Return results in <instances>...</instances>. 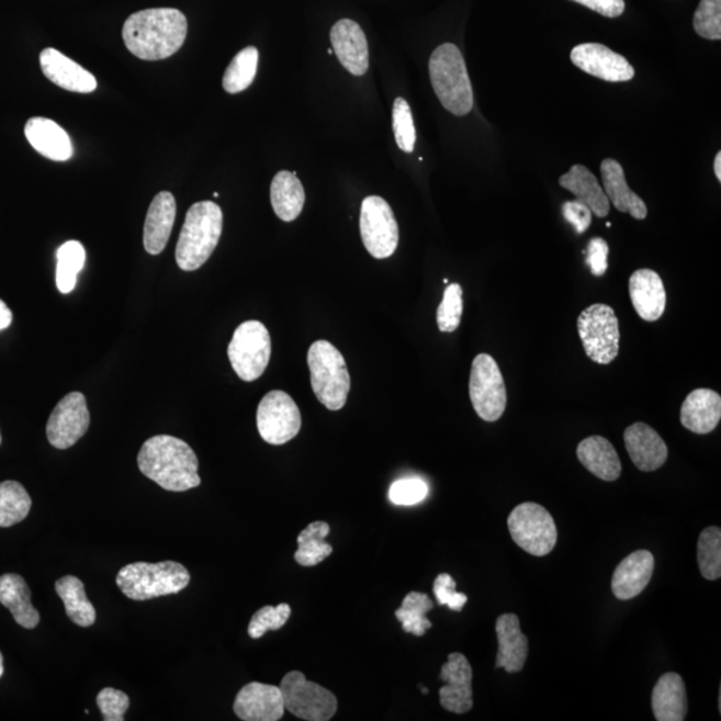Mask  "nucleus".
Masks as SVG:
<instances>
[{"label": "nucleus", "mask_w": 721, "mask_h": 721, "mask_svg": "<svg viewBox=\"0 0 721 721\" xmlns=\"http://www.w3.org/2000/svg\"><path fill=\"white\" fill-rule=\"evenodd\" d=\"M188 36V20L177 9H149L127 18L122 38L127 50L144 60H162L180 52Z\"/></svg>", "instance_id": "f257e3e1"}, {"label": "nucleus", "mask_w": 721, "mask_h": 721, "mask_svg": "<svg viewBox=\"0 0 721 721\" xmlns=\"http://www.w3.org/2000/svg\"><path fill=\"white\" fill-rule=\"evenodd\" d=\"M138 467L165 491L187 492L201 485L199 458L177 437L160 435L147 440L138 453Z\"/></svg>", "instance_id": "f03ea898"}, {"label": "nucleus", "mask_w": 721, "mask_h": 721, "mask_svg": "<svg viewBox=\"0 0 721 721\" xmlns=\"http://www.w3.org/2000/svg\"><path fill=\"white\" fill-rule=\"evenodd\" d=\"M224 214L217 203L202 201L189 209L176 249L178 267L199 270L212 257L219 244Z\"/></svg>", "instance_id": "7ed1b4c3"}, {"label": "nucleus", "mask_w": 721, "mask_h": 721, "mask_svg": "<svg viewBox=\"0 0 721 721\" xmlns=\"http://www.w3.org/2000/svg\"><path fill=\"white\" fill-rule=\"evenodd\" d=\"M431 86L443 109L458 116L471 113L473 89L464 57L453 43H443L429 59Z\"/></svg>", "instance_id": "20e7f679"}, {"label": "nucleus", "mask_w": 721, "mask_h": 721, "mask_svg": "<svg viewBox=\"0 0 721 721\" xmlns=\"http://www.w3.org/2000/svg\"><path fill=\"white\" fill-rule=\"evenodd\" d=\"M115 582L128 599L145 601L180 594L190 584V573L176 561L134 563L123 566Z\"/></svg>", "instance_id": "39448f33"}, {"label": "nucleus", "mask_w": 721, "mask_h": 721, "mask_svg": "<svg viewBox=\"0 0 721 721\" xmlns=\"http://www.w3.org/2000/svg\"><path fill=\"white\" fill-rule=\"evenodd\" d=\"M307 365L319 403L329 410H341L350 392V374L340 350L329 341H316L307 353Z\"/></svg>", "instance_id": "423d86ee"}, {"label": "nucleus", "mask_w": 721, "mask_h": 721, "mask_svg": "<svg viewBox=\"0 0 721 721\" xmlns=\"http://www.w3.org/2000/svg\"><path fill=\"white\" fill-rule=\"evenodd\" d=\"M585 354L600 365L616 360L620 350L619 319L611 306L595 304L583 311L577 318Z\"/></svg>", "instance_id": "0eeeda50"}, {"label": "nucleus", "mask_w": 721, "mask_h": 721, "mask_svg": "<svg viewBox=\"0 0 721 721\" xmlns=\"http://www.w3.org/2000/svg\"><path fill=\"white\" fill-rule=\"evenodd\" d=\"M508 528L511 540L532 556H547L556 547V522L550 511L539 504L522 503L511 510Z\"/></svg>", "instance_id": "6e6552de"}, {"label": "nucleus", "mask_w": 721, "mask_h": 721, "mask_svg": "<svg viewBox=\"0 0 721 721\" xmlns=\"http://www.w3.org/2000/svg\"><path fill=\"white\" fill-rule=\"evenodd\" d=\"M234 372L246 382L261 378L271 356V338L260 320H246L234 331L227 349Z\"/></svg>", "instance_id": "1a4fd4ad"}, {"label": "nucleus", "mask_w": 721, "mask_h": 721, "mask_svg": "<svg viewBox=\"0 0 721 721\" xmlns=\"http://www.w3.org/2000/svg\"><path fill=\"white\" fill-rule=\"evenodd\" d=\"M285 710L306 721H329L338 708L336 695L306 679L300 671L289 672L280 684Z\"/></svg>", "instance_id": "9d476101"}, {"label": "nucleus", "mask_w": 721, "mask_h": 721, "mask_svg": "<svg viewBox=\"0 0 721 721\" xmlns=\"http://www.w3.org/2000/svg\"><path fill=\"white\" fill-rule=\"evenodd\" d=\"M470 396L481 420H500L507 408V387L500 368L489 354H478L472 363Z\"/></svg>", "instance_id": "9b49d317"}, {"label": "nucleus", "mask_w": 721, "mask_h": 721, "mask_svg": "<svg viewBox=\"0 0 721 721\" xmlns=\"http://www.w3.org/2000/svg\"><path fill=\"white\" fill-rule=\"evenodd\" d=\"M361 238L365 248L378 260H385L397 250L399 230L392 207L378 195L367 196L361 205Z\"/></svg>", "instance_id": "f8f14e48"}, {"label": "nucleus", "mask_w": 721, "mask_h": 721, "mask_svg": "<svg viewBox=\"0 0 721 721\" xmlns=\"http://www.w3.org/2000/svg\"><path fill=\"white\" fill-rule=\"evenodd\" d=\"M301 425L298 406L285 392H269L258 405L257 428L270 446L292 441L300 433Z\"/></svg>", "instance_id": "ddd939ff"}, {"label": "nucleus", "mask_w": 721, "mask_h": 721, "mask_svg": "<svg viewBox=\"0 0 721 721\" xmlns=\"http://www.w3.org/2000/svg\"><path fill=\"white\" fill-rule=\"evenodd\" d=\"M90 427L88 401L82 393L72 392L61 398L48 418L46 435L54 448L69 449L82 439Z\"/></svg>", "instance_id": "4468645a"}, {"label": "nucleus", "mask_w": 721, "mask_h": 721, "mask_svg": "<svg viewBox=\"0 0 721 721\" xmlns=\"http://www.w3.org/2000/svg\"><path fill=\"white\" fill-rule=\"evenodd\" d=\"M571 60L577 69L606 82H628L634 77L630 61L600 43L576 46L571 53Z\"/></svg>", "instance_id": "2eb2a0df"}, {"label": "nucleus", "mask_w": 721, "mask_h": 721, "mask_svg": "<svg viewBox=\"0 0 721 721\" xmlns=\"http://www.w3.org/2000/svg\"><path fill=\"white\" fill-rule=\"evenodd\" d=\"M440 679L446 683L440 688L443 710L459 714L470 712L473 708V671L467 658L462 653H451L442 665Z\"/></svg>", "instance_id": "dca6fc26"}, {"label": "nucleus", "mask_w": 721, "mask_h": 721, "mask_svg": "<svg viewBox=\"0 0 721 721\" xmlns=\"http://www.w3.org/2000/svg\"><path fill=\"white\" fill-rule=\"evenodd\" d=\"M233 710L244 721H279L285 714V705L280 687L252 681L240 689Z\"/></svg>", "instance_id": "f3484780"}, {"label": "nucleus", "mask_w": 721, "mask_h": 721, "mask_svg": "<svg viewBox=\"0 0 721 721\" xmlns=\"http://www.w3.org/2000/svg\"><path fill=\"white\" fill-rule=\"evenodd\" d=\"M333 52L340 64L356 77L369 70V46L365 33L359 23L351 20L338 21L330 31Z\"/></svg>", "instance_id": "a211bd4d"}, {"label": "nucleus", "mask_w": 721, "mask_h": 721, "mask_svg": "<svg viewBox=\"0 0 721 721\" xmlns=\"http://www.w3.org/2000/svg\"><path fill=\"white\" fill-rule=\"evenodd\" d=\"M624 442L633 464L641 472H655L668 459V448L657 431L644 423H636L624 431Z\"/></svg>", "instance_id": "6ab92c4d"}, {"label": "nucleus", "mask_w": 721, "mask_h": 721, "mask_svg": "<svg viewBox=\"0 0 721 721\" xmlns=\"http://www.w3.org/2000/svg\"><path fill=\"white\" fill-rule=\"evenodd\" d=\"M40 61L45 77L60 89L80 94H89L97 89V79L90 71L53 47L41 53Z\"/></svg>", "instance_id": "aec40b11"}, {"label": "nucleus", "mask_w": 721, "mask_h": 721, "mask_svg": "<svg viewBox=\"0 0 721 721\" xmlns=\"http://www.w3.org/2000/svg\"><path fill=\"white\" fill-rule=\"evenodd\" d=\"M630 297L639 317L649 323L662 318L667 305V293L661 275L651 269H640L631 275Z\"/></svg>", "instance_id": "412c9836"}, {"label": "nucleus", "mask_w": 721, "mask_h": 721, "mask_svg": "<svg viewBox=\"0 0 721 721\" xmlns=\"http://www.w3.org/2000/svg\"><path fill=\"white\" fill-rule=\"evenodd\" d=\"M498 652L496 668H503L508 674H517L526 665L529 643L521 632L520 619L515 613H505L496 621Z\"/></svg>", "instance_id": "4be33fe9"}, {"label": "nucleus", "mask_w": 721, "mask_h": 721, "mask_svg": "<svg viewBox=\"0 0 721 721\" xmlns=\"http://www.w3.org/2000/svg\"><path fill=\"white\" fill-rule=\"evenodd\" d=\"M177 203L169 191H160L154 196L144 226L145 250L151 256H158L168 245L172 227H174Z\"/></svg>", "instance_id": "5701e85b"}, {"label": "nucleus", "mask_w": 721, "mask_h": 721, "mask_svg": "<svg viewBox=\"0 0 721 721\" xmlns=\"http://www.w3.org/2000/svg\"><path fill=\"white\" fill-rule=\"evenodd\" d=\"M655 557L649 551H636L627 556L616 568L612 577V592L619 600H631L650 584Z\"/></svg>", "instance_id": "b1692460"}, {"label": "nucleus", "mask_w": 721, "mask_h": 721, "mask_svg": "<svg viewBox=\"0 0 721 721\" xmlns=\"http://www.w3.org/2000/svg\"><path fill=\"white\" fill-rule=\"evenodd\" d=\"M24 134L30 145L43 157L55 162H65L72 157L74 149L69 134L52 120L42 116L29 120Z\"/></svg>", "instance_id": "393cba45"}, {"label": "nucleus", "mask_w": 721, "mask_h": 721, "mask_svg": "<svg viewBox=\"0 0 721 721\" xmlns=\"http://www.w3.org/2000/svg\"><path fill=\"white\" fill-rule=\"evenodd\" d=\"M721 418L720 394L711 390H696L684 399L680 421L696 435H708L718 427Z\"/></svg>", "instance_id": "a878e982"}, {"label": "nucleus", "mask_w": 721, "mask_h": 721, "mask_svg": "<svg viewBox=\"0 0 721 721\" xmlns=\"http://www.w3.org/2000/svg\"><path fill=\"white\" fill-rule=\"evenodd\" d=\"M601 178L604 191L609 202L618 209L620 213L631 214L634 219L643 221L649 215V207L636 193L628 187L624 169L612 158L604 159L601 162Z\"/></svg>", "instance_id": "bb28decb"}, {"label": "nucleus", "mask_w": 721, "mask_h": 721, "mask_svg": "<svg viewBox=\"0 0 721 721\" xmlns=\"http://www.w3.org/2000/svg\"><path fill=\"white\" fill-rule=\"evenodd\" d=\"M652 711L657 721L686 720L688 701L680 675L668 672L658 679L652 691Z\"/></svg>", "instance_id": "cd10ccee"}, {"label": "nucleus", "mask_w": 721, "mask_h": 721, "mask_svg": "<svg viewBox=\"0 0 721 721\" xmlns=\"http://www.w3.org/2000/svg\"><path fill=\"white\" fill-rule=\"evenodd\" d=\"M560 187L571 191L577 201L587 205L596 217L606 218L611 211L606 191L600 187L594 172L583 165H573L566 174L561 176Z\"/></svg>", "instance_id": "c85d7f7f"}, {"label": "nucleus", "mask_w": 721, "mask_h": 721, "mask_svg": "<svg viewBox=\"0 0 721 721\" xmlns=\"http://www.w3.org/2000/svg\"><path fill=\"white\" fill-rule=\"evenodd\" d=\"M0 604L9 609L21 627L26 630L38 627L41 615L31 604V590L22 576L15 573L0 576Z\"/></svg>", "instance_id": "c756f323"}, {"label": "nucleus", "mask_w": 721, "mask_h": 721, "mask_svg": "<svg viewBox=\"0 0 721 721\" xmlns=\"http://www.w3.org/2000/svg\"><path fill=\"white\" fill-rule=\"evenodd\" d=\"M577 459L602 481H616L621 474V462L615 447L601 436H592L577 447Z\"/></svg>", "instance_id": "7c9ffc66"}, {"label": "nucleus", "mask_w": 721, "mask_h": 721, "mask_svg": "<svg viewBox=\"0 0 721 721\" xmlns=\"http://www.w3.org/2000/svg\"><path fill=\"white\" fill-rule=\"evenodd\" d=\"M305 190L297 172L282 170L277 172L270 187V201L273 211L283 222H293L300 217L305 205Z\"/></svg>", "instance_id": "2f4dec72"}, {"label": "nucleus", "mask_w": 721, "mask_h": 721, "mask_svg": "<svg viewBox=\"0 0 721 721\" xmlns=\"http://www.w3.org/2000/svg\"><path fill=\"white\" fill-rule=\"evenodd\" d=\"M55 590L65 604L66 615L74 624L82 628L94 626L95 608L86 596L85 584L76 576H65L55 583Z\"/></svg>", "instance_id": "473e14b6"}, {"label": "nucleus", "mask_w": 721, "mask_h": 721, "mask_svg": "<svg viewBox=\"0 0 721 721\" xmlns=\"http://www.w3.org/2000/svg\"><path fill=\"white\" fill-rule=\"evenodd\" d=\"M330 533V527L325 521H314L298 534V551L294 560L302 566H316L328 559L333 548L325 539Z\"/></svg>", "instance_id": "72a5a7b5"}, {"label": "nucleus", "mask_w": 721, "mask_h": 721, "mask_svg": "<svg viewBox=\"0 0 721 721\" xmlns=\"http://www.w3.org/2000/svg\"><path fill=\"white\" fill-rule=\"evenodd\" d=\"M31 497L18 481L0 483V528H10L22 522L30 514Z\"/></svg>", "instance_id": "f704fd0d"}, {"label": "nucleus", "mask_w": 721, "mask_h": 721, "mask_svg": "<svg viewBox=\"0 0 721 721\" xmlns=\"http://www.w3.org/2000/svg\"><path fill=\"white\" fill-rule=\"evenodd\" d=\"M433 608L435 602L430 600L428 595L420 594V592H410L405 596L403 606L394 615L403 626L404 632L421 638L431 628L427 615Z\"/></svg>", "instance_id": "c9c22d12"}, {"label": "nucleus", "mask_w": 721, "mask_h": 721, "mask_svg": "<svg viewBox=\"0 0 721 721\" xmlns=\"http://www.w3.org/2000/svg\"><path fill=\"white\" fill-rule=\"evenodd\" d=\"M258 58L260 54L256 47L249 46L240 50L227 66L222 86L229 94H238L250 88L257 76Z\"/></svg>", "instance_id": "e433bc0d"}, {"label": "nucleus", "mask_w": 721, "mask_h": 721, "mask_svg": "<svg viewBox=\"0 0 721 721\" xmlns=\"http://www.w3.org/2000/svg\"><path fill=\"white\" fill-rule=\"evenodd\" d=\"M57 286L58 291L69 294L76 289L79 271L86 262L83 245L78 240H67L57 251Z\"/></svg>", "instance_id": "4c0bfd02"}, {"label": "nucleus", "mask_w": 721, "mask_h": 721, "mask_svg": "<svg viewBox=\"0 0 721 721\" xmlns=\"http://www.w3.org/2000/svg\"><path fill=\"white\" fill-rule=\"evenodd\" d=\"M698 563L702 577L719 581L721 576V531L718 527L706 528L698 541Z\"/></svg>", "instance_id": "58836bf2"}, {"label": "nucleus", "mask_w": 721, "mask_h": 721, "mask_svg": "<svg viewBox=\"0 0 721 721\" xmlns=\"http://www.w3.org/2000/svg\"><path fill=\"white\" fill-rule=\"evenodd\" d=\"M393 132L397 146L404 153L415 151L416 128L409 103L404 98H397L393 104Z\"/></svg>", "instance_id": "ea45409f"}, {"label": "nucleus", "mask_w": 721, "mask_h": 721, "mask_svg": "<svg viewBox=\"0 0 721 721\" xmlns=\"http://www.w3.org/2000/svg\"><path fill=\"white\" fill-rule=\"evenodd\" d=\"M292 608L286 602L277 607H262L250 620L248 628L251 639H261L268 631H279L291 618Z\"/></svg>", "instance_id": "a19ab883"}, {"label": "nucleus", "mask_w": 721, "mask_h": 721, "mask_svg": "<svg viewBox=\"0 0 721 721\" xmlns=\"http://www.w3.org/2000/svg\"><path fill=\"white\" fill-rule=\"evenodd\" d=\"M464 311L462 304V288L459 283H452L443 292V298L437 309V325L443 333H452L459 328Z\"/></svg>", "instance_id": "79ce46f5"}, {"label": "nucleus", "mask_w": 721, "mask_h": 721, "mask_svg": "<svg viewBox=\"0 0 721 721\" xmlns=\"http://www.w3.org/2000/svg\"><path fill=\"white\" fill-rule=\"evenodd\" d=\"M694 29L701 38L721 40V0H701L695 12Z\"/></svg>", "instance_id": "37998d69"}, {"label": "nucleus", "mask_w": 721, "mask_h": 721, "mask_svg": "<svg viewBox=\"0 0 721 721\" xmlns=\"http://www.w3.org/2000/svg\"><path fill=\"white\" fill-rule=\"evenodd\" d=\"M428 484L417 477L401 478L391 486L390 498L396 505H415L428 497Z\"/></svg>", "instance_id": "c03bdc74"}, {"label": "nucleus", "mask_w": 721, "mask_h": 721, "mask_svg": "<svg viewBox=\"0 0 721 721\" xmlns=\"http://www.w3.org/2000/svg\"><path fill=\"white\" fill-rule=\"evenodd\" d=\"M97 705L104 721H123L128 707H131V699L125 692L109 687L98 694Z\"/></svg>", "instance_id": "a18cd8bd"}, {"label": "nucleus", "mask_w": 721, "mask_h": 721, "mask_svg": "<svg viewBox=\"0 0 721 721\" xmlns=\"http://www.w3.org/2000/svg\"><path fill=\"white\" fill-rule=\"evenodd\" d=\"M455 588H458V584L448 573H441L436 577L433 592L439 606H448L452 611L461 612L467 601V596L459 594Z\"/></svg>", "instance_id": "49530a36"}, {"label": "nucleus", "mask_w": 721, "mask_h": 721, "mask_svg": "<svg viewBox=\"0 0 721 721\" xmlns=\"http://www.w3.org/2000/svg\"><path fill=\"white\" fill-rule=\"evenodd\" d=\"M587 262L592 274L601 277L608 269L609 246L606 239L592 238L588 244Z\"/></svg>", "instance_id": "de8ad7c7"}, {"label": "nucleus", "mask_w": 721, "mask_h": 721, "mask_svg": "<svg viewBox=\"0 0 721 721\" xmlns=\"http://www.w3.org/2000/svg\"><path fill=\"white\" fill-rule=\"evenodd\" d=\"M563 215L570 224L575 226L577 234H583L589 229L592 212L583 202L577 200L565 202L563 205Z\"/></svg>", "instance_id": "09e8293b"}, {"label": "nucleus", "mask_w": 721, "mask_h": 721, "mask_svg": "<svg viewBox=\"0 0 721 721\" xmlns=\"http://www.w3.org/2000/svg\"><path fill=\"white\" fill-rule=\"evenodd\" d=\"M573 2L583 4L607 18H618L626 11L624 0H573Z\"/></svg>", "instance_id": "8fccbe9b"}, {"label": "nucleus", "mask_w": 721, "mask_h": 721, "mask_svg": "<svg viewBox=\"0 0 721 721\" xmlns=\"http://www.w3.org/2000/svg\"><path fill=\"white\" fill-rule=\"evenodd\" d=\"M12 323V313L9 306L0 300V331L8 329Z\"/></svg>", "instance_id": "3c124183"}, {"label": "nucleus", "mask_w": 721, "mask_h": 721, "mask_svg": "<svg viewBox=\"0 0 721 721\" xmlns=\"http://www.w3.org/2000/svg\"><path fill=\"white\" fill-rule=\"evenodd\" d=\"M713 170H714V176H717L718 178V181L721 182V153L720 151L717 154V157H714Z\"/></svg>", "instance_id": "603ef678"}, {"label": "nucleus", "mask_w": 721, "mask_h": 721, "mask_svg": "<svg viewBox=\"0 0 721 721\" xmlns=\"http://www.w3.org/2000/svg\"><path fill=\"white\" fill-rule=\"evenodd\" d=\"M3 674H4V661H3L2 652H0V677H2Z\"/></svg>", "instance_id": "864d4df0"}, {"label": "nucleus", "mask_w": 721, "mask_h": 721, "mask_svg": "<svg viewBox=\"0 0 721 721\" xmlns=\"http://www.w3.org/2000/svg\"><path fill=\"white\" fill-rule=\"evenodd\" d=\"M333 53H335L333 52V48H329L328 54H333Z\"/></svg>", "instance_id": "5fc2aeb1"}, {"label": "nucleus", "mask_w": 721, "mask_h": 721, "mask_svg": "<svg viewBox=\"0 0 721 721\" xmlns=\"http://www.w3.org/2000/svg\"><path fill=\"white\" fill-rule=\"evenodd\" d=\"M0 443H2V433H0Z\"/></svg>", "instance_id": "6e6d98bb"}]
</instances>
